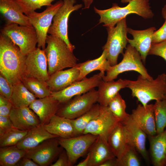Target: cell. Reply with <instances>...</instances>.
<instances>
[{"label":"cell","mask_w":166,"mask_h":166,"mask_svg":"<svg viewBox=\"0 0 166 166\" xmlns=\"http://www.w3.org/2000/svg\"><path fill=\"white\" fill-rule=\"evenodd\" d=\"M27 152V151L19 149L16 145L0 147V166H15Z\"/></svg>","instance_id":"cell-31"},{"label":"cell","mask_w":166,"mask_h":166,"mask_svg":"<svg viewBox=\"0 0 166 166\" xmlns=\"http://www.w3.org/2000/svg\"><path fill=\"white\" fill-rule=\"evenodd\" d=\"M111 66L107 59L106 51L103 50L101 55L99 57L92 60H88L81 63H77L75 67L80 71V74L77 81H79L86 77L87 75L94 71L99 70L105 74Z\"/></svg>","instance_id":"cell-28"},{"label":"cell","mask_w":166,"mask_h":166,"mask_svg":"<svg viewBox=\"0 0 166 166\" xmlns=\"http://www.w3.org/2000/svg\"><path fill=\"white\" fill-rule=\"evenodd\" d=\"M10 101L9 99L0 94V106L7 104Z\"/></svg>","instance_id":"cell-47"},{"label":"cell","mask_w":166,"mask_h":166,"mask_svg":"<svg viewBox=\"0 0 166 166\" xmlns=\"http://www.w3.org/2000/svg\"><path fill=\"white\" fill-rule=\"evenodd\" d=\"M22 82L28 90L36 98H43L51 95L52 92L46 81H41L34 77L27 76Z\"/></svg>","instance_id":"cell-32"},{"label":"cell","mask_w":166,"mask_h":166,"mask_svg":"<svg viewBox=\"0 0 166 166\" xmlns=\"http://www.w3.org/2000/svg\"><path fill=\"white\" fill-rule=\"evenodd\" d=\"M13 127L9 117L0 116V135Z\"/></svg>","instance_id":"cell-42"},{"label":"cell","mask_w":166,"mask_h":166,"mask_svg":"<svg viewBox=\"0 0 166 166\" xmlns=\"http://www.w3.org/2000/svg\"><path fill=\"white\" fill-rule=\"evenodd\" d=\"M63 5L58 10L53 18V23L50 26L48 34L58 37L67 44L72 52L75 49L71 44L68 35V22L69 16L73 12L82 7V4H76V0H63Z\"/></svg>","instance_id":"cell-9"},{"label":"cell","mask_w":166,"mask_h":166,"mask_svg":"<svg viewBox=\"0 0 166 166\" xmlns=\"http://www.w3.org/2000/svg\"><path fill=\"white\" fill-rule=\"evenodd\" d=\"M137 152L132 147L127 144L121 157L117 159V166H140L141 162Z\"/></svg>","instance_id":"cell-37"},{"label":"cell","mask_w":166,"mask_h":166,"mask_svg":"<svg viewBox=\"0 0 166 166\" xmlns=\"http://www.w3.org/2000/svg\"><path fill=\"white\" fill-rule=\"evenodd\" d=\"M107 141L115 157L120 158L127 145L125 130L121 122H119L111 132Z\"/></svg>","instance_id":"cell-29"},{"label":"cell","mask_w":166,"mask_h":166,"mask_svg":"<svg viewBox=\"0 0 166 166\" xmlns=\"http://www.w3.org/2000/svg\"><path fill=\"white\" fill-rule=\"evenodd\" d=\"M9 117L13 127L21 130L28 131L41 125L38 116L29 107L13 106Z\"/></svg>","instance_id":"cell-18"},{"label":"cell","mask_w":166,"mask_h":166,"mask_svg":"<svg viewBox=\"0 0 166 166\" xmlns=\"http://www.w3.org/2000/svg\"><path fill=\"white\" fill-rule=\"evenodd\" d=\"M128 80L119 79L105 81L103 80L98 86V97L97 102L101 106H107L111 101L121 89L127 87Z\"/></svg>","instance_id":"cell-26"},{"label":"cell","mask_w":166,"mask_h":166,"mask_svg":"<svg viewBox=\"0 0 166 166\" xmlns=\"http://www.w3.org/2000/svg\"><path fill=\"white\" fill-rule=\"evenodd\" d=\"M89 160V156L87 154L86 158L83 161L80 162L77 166H88Z\"/></svg>","instance_id":"cell-48"},{"label":"cell","mask_w":166,"mask_h":166,"mask_svg":"<svg viewBox=\"0 0 166 166\" xmlns=\"http://www.w3.org/2000/svg\"><path fill=\"white\" fill-rule=\"evenodd\" d=\"M79 70L74 67L57 71L50 76L46 82L51 92L60 91L70 85L77 79Z\"/></svg>","instance_id":"cell-24"},{"label":"cell","mask_w":166,"mask_h":166,"mask_svg":"<svg viewBox=\"0 0 166 166\" xmlns=\"http://www.w3.org/2000/svg\"><path fill=\"white\" fill-rule=\"evenodd\" d=\"M0 11L6 24L33 26L28 16L24 14L22 8L14 0H0Z\"/></svg>","instance_id":"cell-21"},{"label":"cell","mask_w":166,"mask_h":166,"mask_svg":"<svg viewBox=\"0 0 166 166\" xmlns=\"http://www.w3.org/2000/svg\"><path fill=\"white\" fill-rule=\"evenodd\" d=\"M1 34L9 38L27 55L35 49L38 43L37 36L33 26L6 24L1 30Z\"/></svg>","instance_id":"cell-6"},{"label":"cell","mask_w":166,"mask_h":166,"mask_svg":"<svg viewBox=\"0 0 166 166\" xmlns=\"http://www.w3.org/2000/svg\"><path fill=\"white\" fill-rule=\"evenodd\" d=\"M13 106V105L11 101L7 104L0 106V116L9 117Z\"/></svg>","instance_id":"cell-45"},{"label":"cell","mask_w":166,"mask_h":166,"mask_svg":"<svg viewBox=\"0 0 166 166\" xmlns=\"http://www.w3.org/2000/svg\"><path fill=\"white\" fill-rule=\"evenodd\" d=\"M161 14L162 17L164 19H166V4H165L162 9Z\"/></svg>","instance_id":"cell-50"},{"label":"cell","mask_w":166,"mask_h":166,"mask_svg":"<svg viewBox=\"0 0 166 166\" xmlns=\"http://www.w3.org/2000/svg\"><path fill=\"white\" fill-rule=\"evenodd\" d=\"M156 30L154 27L143 30L127 28L128 33L133 37L132 39H128V42L139 53L144 63L151 47L152 34Z\"/></svg>","instance_id":"cell-20"},{"label":"cell","mask_w":166,"mask_h":166,"mask_svg":"<svg viewBox=\"0 0 166 166\" xmlns=\"http://www.w3.org/2000/svg\"><path fill=\"white\" fill-rule=\"evenodd\" d=\"M20 6L26 15L28 16L37 9L43 6H49L55 0H14Z\"/></svg>","instance_id":"cell-38"},{"label":"cell","mask_w":166,"mask_h":166,"mask_svg":"<svg viewBox=\"0 0 166 166\" xmlns=\"http://www.w3.org/2000/svg\"><path fill=\"white\" fill-rule=\"evenodd\" d=\"M94 0H82L85 6L83 9H89L92 3Z\"/></svg>","instance_id":"cell-49"},{"label":"cell","mask_w":166,"mask_h":166,"mask_svg":"<svg viewBox=\"0 0 166 166\" xmlns=\"http://www.w3.org/2000/svg\"><path fill=\"white\" fill-rule=\"evenodd\" d=\"M16 166H39V165L31 159L24 156L16 164Z\"/></svg>","instance_id":"cell-44"},{"label":"cell","mask_w":166,"mask_h":166,"mask_svg":"<svg viewBox=\"0 0 166 166\" xmlns=\"http://www.w3.org/2000/svg\"><path fill=\"white\" fill-rule=\"evenodd\" d=\"M125 49L122 61L119 63L109 67L106 71V75L103 77V80L105 81L114 80L119 74L128 71H136L145 78L153 79L144 66L139 53L129 44Z\"/></svg>","instance_id":"cell-5"},{"label":"cell","mask_w":166,"mask_h":166,"mask_svg":"<svg viewBox=\"0 0 166 166\" xmlns=\"http://www.w3.org/2000/svg\"><path fill=\"white\" fill-rule=\"evenodd\" d=\"M26 57L9 38L0 34V74L13 85L22 82L27 76Z\"/></svg>","instance_id":"cell-1"},{"label":"cell","mask_w":166,"mask_h":166,"mask_svg":"<svg viewBox=\"0 0 166 166\" xmlns=\"http://www.w3.org/2000/svg\"><path fill=\"white\" fill-rule=\"evenodd\" d=\"M36 98L22 82L14 85V89L10 99L13 106L16 108L29 107Z\"/></svg>","instance_id":"cell-30"},{"label":"cell","mask_w":166,"mask_h":166,"mask_svg":"<svg viewBox=\"0 0 166 166\" xmlns=\"http://www.w3.org/2000/svg\"><path fill=\"white\" fill-rule=\"evenodd\" d=\"M106 30L107 41L102 49L106 51L107 59L111 66H113L117 64L119 55L123 54L128 42L126 17L119 21L116 26L106 27Z\"/></svg>","instance_id":"cell-7"},{"label":"cell","mask_w":166,"mask_h":166,"mask_svg":"<svg viewBox=\"0 0 166 166\" xmlns=\"http://www.w3.org/2000/svg\"><path fill=\"white\" fill-rule=\"evenodd\" d=\"M58 136L48 132L41 125L28 131L25 136L16 145L19 149L28 151L43 141Z\"/></svg>","instance_id":"cell-27"},{"label":"cell","mask_w":166,"mask_h":166,"mask_svg":"<svg viewBox=\"0 0 166 166\" xmlns=\"http://www.w3.org/2000/svg\"><path fill=\"white\" fill-rule=\"evenodd\" d=\"M46 43L47 45L44 50L49 76L65 68L76 65L78 59L61 38L51 35H47Z\"/></svg>","instance_id":"cell-3"},{"label":"cell","mask_w":166,"mask_h":166,"mask_svg":"<svg viewBox=\"0 0 166 166\" xmlns=\"http://www.w3.org/2000/svg\"><path fill=\"white\" fill-rule=\"evenodd\" d=\"M14 85L0 74V94L10 101Z\"/></svg>","instance_id":"cell-39"},{"label":"cell","mask_w":166,"mask_h":166,"mask_svg":"<svg viewBox=\"0 0 166 166\" xmlns=\"http://www.w3.org/2000/svg\"><path fill=\"white\" fill-rule=\"evenodd\" d=\"M119 122L108 106H100L99 114L88 124L82 134L91 133L107 141L109 135Z\"/></svg>","instance_id":"cell-14"},{"label":"cell","mask_w":166,"mask_h":166,"mask_svg":"<svg viewBox=\"0 0 166 166\" xmlns=\"http://www.w3.org/2000/svg\"><path fill=\"white\" fill-rule=\"evenodd\" d=\"M149 1L132 0L125 7H120L117 4L114 3L109 9L101 10L94 7V10L100 16L99 24L103 23L104 26L112 27L130 14H136L145 19L152 18L154 14L151 9Z\"/></svg>","instance_id":"cell-2"},{"label":"cell","mask_w":166,"mask_h":166,"mask_svg":"<svg viewBox=\"0 0 166 166\" xmlns=\"http://www.w3.org/2000/svg\"><path fill=\"white\" fill-rule=\"evenodd\" d=\"M154 105L157 134L163 132L166 127V99L156 101Z\"/></svg>","instance_id":"cell-36"},{"label":"cell","mask_w":166,"mask_h":166,"mask_svg":"<svg viewBox=\"0 0 166 166\" xmlns=\"http://www.w3.org/2000/svg\"><path fill=\"white\" fill-rule=\"evenodd\" d=\"M147 136L152 164L154 166H166V127L160 133Z\"/></svg>","instance_id":"cell-22"},{"label":"cell","mask_w":166,"mask_h":166,"mask_svg":"<svg viewBox=\"0 0 166 166\" xmlns=\"http://www.w3.org/2000/svg\"><path fill=\"white\" fill-rule=\"evenodd\" d=\"M132 0H121V2L122 3H126L129 2Z\"/></svg>","instance_id":"cell-51"},{"label":"cell","mask_w":166,"mask_h":166,"mask_svg":"<svg viewBox=\"0 0 166 166\" xmlns=\"http://www.w3.org/2000/svg\"><path fill=\"white\" fill-rule=\"evenodd\" d=\"M121 123L125 130L127 144L135 148L147 164H149L151 161L146 147L147 135L133 120L130 114L127 120Z\"/></svg>","instance_id":"cell-15"},{"label":"cell","mask_w":166,"mask_h":166,"mask_svg":"<svg viewBox=\"0 0 166 166\" xmlns=\"http://www.w3.org/2000/svg\"><path fill=\"white\" fill-rule=\"evenodd\" d=\"M108 106L113 116L119 122L125 121L130 116V114L126 112L125 101L119 93L109 103Z\"/></svg>","instance_id":"cell-34"},{"label":"cell","mask_w":166,"mask_h":166,"mask_svg":"<svg viewBox=\"0 0 166 166\" xmlns=\"http://www.w3.org/2000/svg\"><path fill=\"white\" fill-rule=\"evenodd\" d=\"M131 91V95L146 106L152 100L166 99V74L158 75L155 79L148 80L139 75L135 81L128 80L127 86Z\"/></svg>","instance_id":"cell-4"},{"label":"cell","mask_w":166,"mask_h":166,"mask_svg":"<svg viewBox=\"0 0 166 166\" xmlns=\"http://www.w3.org/2000/svg\"><path fill=\"white\" fill-rule=\"evenodd\" d=\"M61 105L50 95L36 99L29 107L38 116L41 125L44 126L49 122L53 116L56 114Z\"/></svg>","instance_id":"cell-19"},{"label":"cell","mask_w":166,"mask_h":166,"mask_svg":"<svg viewBox=\"0 0 166 166\" xmlns=\"http://www.w3.org/2000/svg\"><path fill=\"white\" fill-rule=\"evenodd\" d=\"M63 1L59 0L41 13L35 11L28 16L30 22L37 33L38 47L44 50L45 48L46 41L48 30L56 13L63 5Z\"/></svg>","instance_id":"cell-10"},{"label":"cell","mask_w":166,"mask_h":166,"mask_svg":"<svg viewBox=\"0 0 166 166\" xmlns=\"http://www.w3.org/2000/svg\"><path fill=\"white\" fill-rule=\"evenodd\" d=\"M130 115L147 136H154L157 134L153 104L144 106L139 104L136 109L132 110Z\"/></svg>","instance_id":"cell-17"},{"label":"cell","mask_w":166,"mask_h":166,"mask_svg":"<svg viewBox=\"0 0 166 166\" xmlns=\"http://www.w3.org/2000/svg\"><path fill=\"white\" fill-rule=\"evenodd\" d=\"M98 97L97 91L93 88L61 104L56 114L70 119H76L89 110L98 101Z\"/></svg>","instance_id":"cell-8"},{"label":"cell","mask_w":166,"mask_h":166,"mask_svg":"<svg viewBox=\"0 0 166 166\" xmlns=\"http://www.w3.org/2000/svg\"><path fill=\"white\" fill-rule=\"evenodd\" d=\"M25 65L27 76L46 81L50 76L44 50L37 47L27 55Z\"/></svg>","instance_id":"cell-16"},{"label":"cell","mask_w":166,"mask_h":166,"mask_svg":"<svg viewBox=\"0 0 166 166\" xmlns=\"http://www.w3.org/2000/svg\"><path fill=\"white\" fill-rule=\"evenodd\" d=\"M98 136L87 133L68 138L58 137L60 145L67 153L69 166L73 165L79 158L88 152Z\"/></svg>","instance_id":"cell-11"},{"label":"cell","mask_w":166,"mask_h":166,"mask_svg":"<svg viewBox=\"0 0 166 166\" xmlns=\"http://www.w3.org/2000/svg\"><path fill=\"white\" fill-rule=\"evenodd\" d=\"M162 26L155 31L152 36V43H157L166 41V19Z\"/></svg>","instance_id":"cell-41"},{"label":"cell","mask_w":166,"mask_h":166,"mask_svg":"<svg viewBox=\"0 0 166 166\" xmlns=\"http://www.w3.org/2000/svg\"><path fill=\"white\" fill-rule=\"evenodd\" d=\"M44 126L49 133L61 138H68L77 136L72 119L56 114L53 116Z\"/></svg>","instance_id":"cell-23"},{"label":"cell","mask_w":166,"mask_h":166,"mask_svg":"<svg viewBox=\"0 0 166 166\" xmlns=\"http://www.w3.org/2000/svg\"><path fill=\"white\" fill-rule=\"evenodd\" d=\"M148 55L160 56L166 61V41L157 43H152Z\"/></svg>","instance_id":"cell-40"},{"label":"cell","mask_w":166,"mask_h":166,"mask_svg":"<svg viewBox=\"0 0 166 166\" xmlns=\"http://www.w3.org/2000/svg\"><path fill=\"white\" fill-rule=\"evenodd\" d=\"M105 74L100 72L89 77L76 81L65 88L58 91L52 92L50 96L61 105L78 95L84 94L98 87Z\"/></svg>","instance_id":"cell-12"},{"label":"cell","mask_w":166,"mask_h":166,"mask_svg":"<svg viewBox=\"0 0 166 166\" xmlns=\"http://www.w3.org/2000/svg\"><path fill=\"white\" fill-rule=\"evenodd\" d=\"M51 166H69L68 157L65 150H62L58 156L57 160Z\"/></svg>","instance_id":"cell-43"},{"label":"cell","mask_w":166,"mask_h":166,"mask_svg":"<svg viewBox=\"0 0 166 166\" xmlns=\"http://www.w3.org/2000/svg\"><path fill=\"white\" fill-rule=\"evenodd\" d=\"M100 166H117V159L116 157L109 159L101 164Z\"/></svg>","instance_id":"cell-46"},{"label":"cell","mask_w":166,"mask_h":166,"mask_svg":"<svg viewBox=\"0 0 166 166\" xmlns=\"http://www.w3.org/2000/svg\"><path fill=\"white\" fill-rule=\"evenodd\" d=\"M27 131H22L14 127L0 135V147L16 145L26 135Z\"/></svg>","instance_id":"cell-35"},{"label":"cell","mask_w":166,"mask_h":166,"mask_svg":"<svg viewBox=\"0 0 166 166\" xmlns=\"http://www.w3.org/2000/svg\"><path fill=\"white\" fill-rule=\"evenodd\" d=\"M100 109V105L99 103L95 104L88 111L78 117L72 119L77 136L82 134L88 124L99 115Z\"/></svg>","instance_id":"cell-33"},{"label":"cell","mask_w":166,"mask_h":166,"mask_svg":"<svg viewBox=\"0 0 166 166\" xmlns=\"http://www.w3.org/2000/svg\"><path fill=\"white\" fill-rule=\"evenodd\" d=\"M88 166H100L105 161L115 157L108 141L99 136L88 151Z\"/></svg>","instance_id":"cell-25"},{"label":"cell","mask_w":166,"mask_h":166,"mask_svg":"<svg viewBox=\"0 0 166 166\" xmlns=\"http://www.w3.org/2000/svg\"><path fill=\"white\" fill-rule=\"evenodd\" d=\"M59 137L47 139L27 152L24 156L30 158L40 166H48L59 156L63 148Z\"/></svg>","instance_id":"cell-13"}]
</instances>
